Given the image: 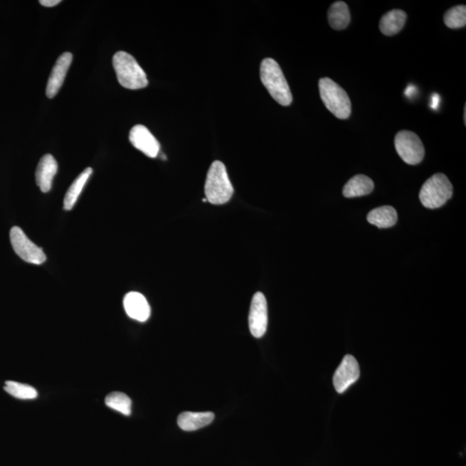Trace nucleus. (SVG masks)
Returning a JSON list of instances; mask_svg holds the SVG:
<instances>
[{
  "instance_id": "obj_15",
  "label": "nucleus",
  "mask_w": 466,
  "mask_h": 466,
  "mask_svg": "<svg viewBox=\"0 0 466 466\" xmlns=\"http://www.w3.org/2000/svg\"><path fill=\"white\" fill-rule=\"evenodd\" d=\"M407 21L406 12L402 10H392L383 16L379 23V29L385 36H391L399 33Z\"/></svg>"
},
{
  "instance_id": "obj_22",
  "label": "nucleus",
  "mask_w": 466,
  "mask_h": 466,
  "mask_svg": "<svg viewBox=\"0 0 466 466\" xmlns=\"http://www.w3.org/2000/svg\"><path fill=\"white\" fill-rule=\"evenodd\" d=\"M444 22L445 26L451 29L465 27L466 24L465 6H457L449 9L444 16Z\"/></svg>"
},
{
  "instance_id": "obj_1",
  "label": "nucleus",
  "mask_w": 466,
  "mask_h": 466,
  "mask_svg": "<svg viewBox=\"0 0 466 466\" xmlns=\"http://www.w3.org/2000/svg\"><path fill=\"white\" fill-rule=\"evenodd\" d=\"M261 80L272 98L283 107L293 100L289 84L279 64L272 58H265L260 66Z\"/></svg>"
},
{
  "instance_id": "obj_11",
  "label": "nucleus",
  "mask_w": 466,
  "mask_h": 466,
  "mask_svg": "<svg viewBox=\"0 0 466 466\" xmlns=\"http://www.w3.org/2000/svg\"><path fill=\"white\" fill-rule=\"evenodd\" d=\"M72 60L73 55L70 52L63 53L58 60H56L55 66L51 71L50 78L48 80L46 88L48 98H54L58 95L60 88L63 86L65 77L67 75Z\"/></svg>"
},
{
  "instance_id": "obj_25",
  "label": "nucleus",
  "mask_w": 466,
  "mask_h": 466,
  "mask_svg": "<svg viewBox=\"0 0 466 466\" xmlns=\"http://www.w3.org/2000/svg\"><path fill=\"white\" fill-rule=\"evenodd\" d=\"M464 119H465V120H466V107H465V115H464Z\"/></svg>"
},
{
  "instance_id": "obj_5",
  "label": "nucleus",
  "mask_w": 466,
  "mask_h": 466,
  "mask_svg": "<svg viewBox=\"0 0 466 466\" xmlns=\"http://www.w3.org/2000/svg\"><path fill=\"white\" fill-rule=\"evenodd\" d=\"M453 188L444 174H436L425 182L420 191V201L425 208H439L452 198Z\"/></svg>"
},
{
  "instance_id": "obj_23",
  "label": "nucleus",
  "mask_w": 466,
  "mask_h": 466,
  "mask_svg": "<svg viewBox=\"0 0 466 466\" xmlns=\"http://www.w3.org/2000/svg\"><path fill=\"white\" fill-rule=\"evenodd\" d=\"M60 0H40L39 3L41 4L42 6H46V7H53L58 6V4H60Z\"/></svg>"
},
{
  "instance_id": "obj_8",
  "label": "nucleus",
  "mask_w": 466,
  "mask_h": 466,
  "mask_svg": "<svg viewBox=\"0 0 466 466\" xmlns=\"http://www.w3.org/2000/svg\"><path fill=\"white\" fill-rule=\"evenodd\" d=\"M268 326V307L265 295L261 292L253 295L249 314V327L255 338H262Z\"/></svg>"
},
{
  "instance_id": "obj_4",
  "label": "nucleus",
  "mask_w": 466,
  "mask_h": 466,
  "mask_svg": "<svg viewBox=\"0 0 466 466\" xmlns=\"http://www.w3.org/2000/svg\"><path fill=\"white\" fill-rule=\"evenodd\" d=\"M319 95L326 107L339 120H346L351 112V103L346 91L330 78L319 82Z\"/></svg>"
},
{
  "instance_id": "obj_2",
  "label": "nucleus",
  "mask_w": 466,
  "mask_h": 466,
  "mask_svg": "<svg viewBox=\"0 0 466 466\" xmlns=\"http://www.w3.org/2000/svg\"><path fill=\"white\" fill-rule=\"evenodd\" d=\"M234 192L224 164L213 161L206 176L205 184L206 198L213 205H223L231 200Z\"/></svg>"
},
{
  "instance_id": "obj_12",
  "label": "nucleus",
  "mask_w": 466,
  "mask_h": 466,
  "mask_svg": "<svg viewBox=\"0 0 466 466\" xmlns=\"http://www.w3.org/2000/svg\"><path fill=\"white\" fill-rule=\"evenodd\" d=\"M125 310L129 318L144 322L151 315V307L143 295L129 292L124 299Z\"/></svg>"
},
{
  "instance_id": "obj_21",
  "label": "nucleus",
  "mask_w": 466,
  "mask_h": 466,
  "mask_svg": "<svg viewBox=\"0 0 466 466\" xmlns=\"http://www.w3.org/2000/svg\"><path fill=\"white\" fill-rule=\"evenodd\" d=\"M5 391L16 398L22 400H32L38 397V391L31 385L7 381L5 385Z\"/></svg>"
},
{
  "instance_id": "obj_17",
  "label": "nucleus",
  "mask_w": 466,
  "mask_h": 466,
  "mask_svg": "<svg viewBox=\"0 0 466 466\" xmlns=\"http://www.w3.org/2000/svg\"><path fill=\"white\" fill-rule=\"evenodd\" d=\"M328 22L332 29L336 31L344 30L349 26L351 14L346 3L337 1L332 4L328 10Z\"/></svg>"
},
{
  "instance_id": "obj_16",
  "label": "nucleus",
  "mask_w": 466,
  "mask_h": 466,
  "mask_svg": "<svg viewBox=\"0 0 466 466\" xmlns=\"http://www.w3.org/2000/svg\"><path fill=\"white\" fill-rule=\"evenodd\" d=\"M374 189V182L366 176L356 175L344 185L343 194L346 198L368 196Z\"/></svg>"
},
{
  "instance_id": "obj_3",
  "label": "nucleus",
  "mask_w": 466,
  "mask_h": 466,
  "mask_svg": "<svg viewBox=\"0 0 466 466\" xmlns=\"http://www.w3.org/2000/svg\"><path fill=\"white\" fill-rule=\"evenodd\" d=\"M117 80L125 88L137 90L148 86L147 76L136 59L127 52H117L112 59Z\"/></svg>"
},
{
  "instance_id": "obj_19",
  "label": "nucleus",
  "mask_w": 466,
  "mask_h": 466,
  "mask_svg": "<svg viewBox=\"0 0 466 466\" xmlns=\"http://www.w3.org/2000/svg\"><path fill=\"white\" fill-rule=\"evenodd\" d=\"M92 174V169L91 168L84 169V171L73 182L68 192L65 194L63 202L65 210L70 211L74 208L80 194H82L84 186L87 184Z\"/></svg>"
},
{
  "instance_id": "obj_13",
  "label": "nucleus",
  "mask_w": 466,
  "mask_h": 466,
  "mask_svg": "<svg viewBox=\"0 0 466 466\" xmlns=\"http://www.w3.org/2000/svg\"><path fill=\"white\" fill-rule=\"evenodd\" d=\"M58 170V161L54 157L48 154L41 158L36 168V181L43 193H48L51 189L53 180Z\"/></svg>"
},
{
  "instance_id": "obj_10",
  "label": "nucleus",
  "mask_w": 466,
  "mask_h": 466,
  "mask_svg": "<svg viewBox=\"0 0 466 466\" xmlns=\"http://www.w3.org/2000/svg\"><path fill=\"white\" fill-rule=\"evenodd\" d=\"M129 142L144 155L155 158L160 152V144L144 125H137L129 132Z\"/></svg>"
},
{
  "instance_id": "obj_6",
  "label": "nucleus",
  "mask_w": 466,
  "mask_h": 466,
  "mask_svg": "<svg viewBox=\"0 0 466 466\" xmlns=\"http://www.w3.org/2000/svg\"><path fill=\"white\" fill-rule=\"evenodd\" d=\"M395 146L397 153L405 163L416 165L423 160L424 146L415 132L401 131L397 133L395 137Z\"/></svg>"
},
{
  "instance_id": "obj_24",
  "label": "nucleus",
  "mask_w": 466,
  "mask_h": 466,
  "mask_svg": "<svg viewBox=\"0 0 466 466\" xmlns=\"http://www.w3.org/2000/svg\"><path fill=\"white\" fill-rule=\"evenodd\" d=\"M440 96L438 95L437 93H435V95L432 96L431 107L433 109L437 108L438 104L440 103Z\"/></svg>"
},
{
  "instance_id": "obj_18",
  "label": "nucleus",
  "mask_w": 466,
  "mask_h": 466,
  "mask_svg": "<svg viewBox=\"0 0 466 466\" xmlns=\"http://www.w3.org/2000/svg\"><path fill=\"white\" fill-rule=\"evenodd\" d=\"M397 213L393 206H383L369 213L367 220L371 225L379 228H392L397 221Z\"/></svg>"
},
{
  "instance_id": "obj_20",
  "label": "nucleus",
  "mask_w": 466,
  "mask_h": 466,
  "mask_svg": "<svg viewBox=\"0 0 466 466\" xmlns=\"http://www.w3.org/2000/svg\"><path fill=\"white\" fill-rule=\"evenodd\" d=\"M105 405L108 408L115 409L124 415L132 414V400L127 395L122 392L110 393L105 400Z\"/></svg>"
},
{
  "instance_id": "obj_9",
  "label": "nucleus",
  "mask_w": 466,
  "mask_h": 466,
  "mask_svg": "<svg viewBox=\"0 0 466 466\" xmlns=\"http://www.w3.org/2000/svg\"><path fill=\"white\" fill-rule=\"evenodd\" d=\"M360 376L358 361L354 356L346 355L336 370L334 376V385L336 391L342 394L351 386Z\"/></svg>"
},
{
  "instance_id": "obj_26",
  "label": "nucleus",
  "mask_w": 466,
  "mask_h": 466,
  "mask_svg": "<svg viewBox=\"0 0 466 466\" xmlns=\"http://www.w3.org/2000/svg\"><path fill=\"white\" fill-rule=\"evenodd\" d=\"M202 201L206 202V201H208V200H206V198H203V200H202Z\"/></svg>"
},
{
  "instance_id": "obj_14",
  "label": "nucleus",
  "mask_w": 466,
  "mask_h": 466,
  "mask_svg": "<svg viewBox=\"0 0 466 466\" xmlns=\"http://www.w3.org/2000/svg\"><path fill=\"white\" fill-rule=\"evenodd\" d=\"M212 412H184L178 417L177 424L184 431H196L213 423Z\"/></svg>"
},
{
  "instance_id": "obj_7",
  "label": "nucleus",
  "mask_w": 466,
  "mask_h": 466,
  "mask_svg": "<svg viewBox=\"0 0 466 466\" xmlns=\"http://www.w3.org/2000/svg\"><path fill=\"white\" fill-rule=\"evenodd\" d=\"M12 247L16 254L23 261L32 265H42L46 261V255L42 248L34 244L21 228L18 226L12 228L10 232Z\"/></svg>"
}]
</instances>
